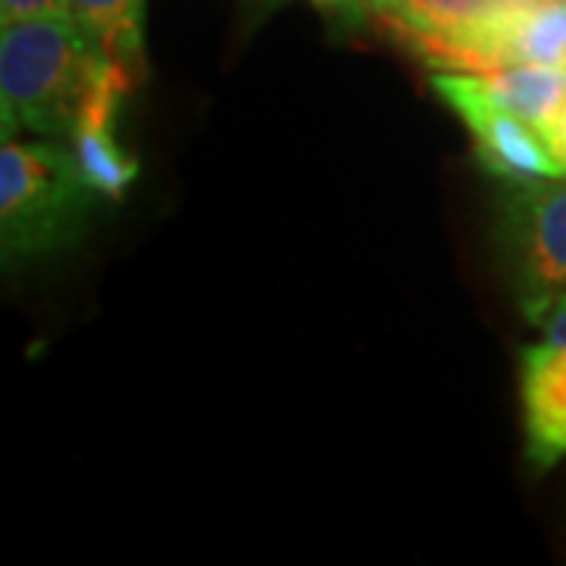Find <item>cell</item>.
Masks as SVG:
<instances>
[{
	"label": "cell",
	"instance_id": "obj_1",
	"mask_svg": "<svg viewBox=\"0 0 566 566\" xmlns=\"http://www.w3.org/2000/svg\"><path fill=\"white\" fill-rule=\"evenodd\" d=\"M111 57L73 13L3 25L0 35V126L3 139L32 133L73 139L82 107Z\"/></svg>",
	"mask_w": 566,
	"mask_h": 566
},
{
	"label": "cell",
	"instance_id": "obj_2",
	"mask_svg": "<svg viewBox=\"0 0 566 566\" xmlns=\"http://www.w3.org/2000/svg\"><path fill=\"white\" fill-rule=\"evenodd\" d=\"M95 189L80 161L54 139H3L0 151V252L3 268L63 252L82 237Z\"/></svg>",
	"mask_w": 566,
	"mask_h": 566
},
{
	"label": "cell",
	"instance_id": "obj_3",
	"mask_svg": "<svg viewBox=\"0 0 566 566\" xmlns=\"http://www.w3.org/2000/svg\"><path fill=\"white\" fill-rule=\"evenodd\" d=\"M491 243L523 315L566 293V180L510 182L497 199Z\"/></svg>",
	"mask_w": 566,
	"mask_h": 566
},
{
	"label": "cell",
	"instance_id": "obj_4",
	"mask_svg": "<svg viewBox=\"0 0 566 566\" xmlns=\"http://www.w3.org/2000/svg\"><path fill=\"white\" fill-rule=\"evenodd\" d=\"M431 82L438 95L465 123L475 145V158L491 177H501L506 182L566 177V167L557 161L545 133L501 102H494L479 73L434 70Z\"/></svg>",
	"mask_w": 566,
	"mask_h": 566
},
{
	"label": "cell",
	"instance_id": "obj_5",
	"mask_svg": "<svg viewBox=\"0 0 566 566\" xmlns=\"http://www.w3.org/2000/svg\"><path fill=\"white\" fill-rule=\"evenodd\" d=\"M538 340L520 356L526 457L535 472L566 460V293L526 318Z\"/></svg>",
	"mask_w": 566,
	"mask_h": 566
},
{
	"label": "cell",
	"instance_id": "obj_6",
	"mask_svg": "<svg viewBox=\"0 0 566 566\" xmlns=\"http://www.w3.org/2000/svg\"><path fill=\"white\" fill-rule=\"evenodd\" d=\"M554 0H368V13L419 61L444 70L463 41Z\"/></svg>",
	"mask_w": 566,
	"mask_h": 566
},
{
	"label": "cell",
	"instance_id": "obj_7",
	"mask_svg": "<svg viewBox=\"0 0 566 566\" xmlns=\"http://www.w3.org/2000/svg\"><path fill=\"white\" fill-rule=\"evenodd\" d=\"M139 80L126 63L111 61L92 98L82 107V117L73 133V155L80 161L85 180L104 199H120L139 177V161L117 139V111Z\"/></svg>",
	"mask_w": 566,
	"mask_h": 566
},
{
	"label": "cell",
	"instance_id": "obj_8",
	"mask_svg": "<svg viewBox=\"0 0 566 566\" xmlns=\"http://www.w3.org/2000/svg\"><path fill=\"white\" fill-rule=\"evenodd\" d=\"M485 88L494 95V102L510 107L523 120L545 126L554 120V114L566 102V66L564 63H520L485 73Z\"/></svg>",
	"mask_w": 566,
	"mask_h": 566
},
{
	"label": "cell",
	"instance_id": "obj_9",
	"mask_svg": "<svg viewBox=\"0 0 566 566\" xmlns=\"http://www.w3.org/2000/svg\"><path fill=\"white\" fill-rule=\"evenodd\" d=\"M70 13L111 61L126 63L139 76L145 61V0H70Z\"/></svg>",
	"mask_w": 566,
	"mask_h": 566
},
{
	"label": "cell",
	"instance_id": "obj_10",
	"mask_svg": "<svg viewBox=\"0 0 566 566\" xmlns=\"http://www.w3.org/2000/svg\"><path fill=\"white\" fill-rule=\"evenodd\" d=\"M51 13H70V0H0V22L13 25L35 17H51Z\"/></svg>",
	"mask_w": 566,
	"mask_h": 566
},
{
	"label": "cell",
	"instance_id": "obj_11",
	"mask_svg": "<svg viewBox=\"0 0 566 566\" xmlns=\"http://www.w3.org/2000/svg\"><path fill=\"white\" fill-rule=\"evenodd\" d=\"M545 136L551 142V148H554V155H557V161L566 167V102L564 107L554 114V120L545 126Z\"/></svg>",
	"mask_w": 566,
	"mask_h": 566
},
{
	"label": "cell",
	"instance_id": "obj_12",
	"mask_svg": "<svg viewBox=\"0 0 566 566\" xmlns=\"http://www.w3.org/2000/svg\"><path fill=\"white\" fill-rule=\"evenodd\" d=\"M318 7L337 10V13H365L368 0H315Z\"/></svg>",
	"mask_w": 566,
	"mask_h": 566
},
{
	"label": "cell",
	"instance_id": "obj_13",
	"mask_svg": "<svg viewBox=\"0 0 566 566\" xmlns=\"http://www.w3.org/2000/svg\"><path fill=\"white\" fill-rule=\"evenodd\" d=\"M365 10H368V7H365Z\"/></svg>",
	"mask_w": 566,
	"mask_h": 566
}]
</instances>
